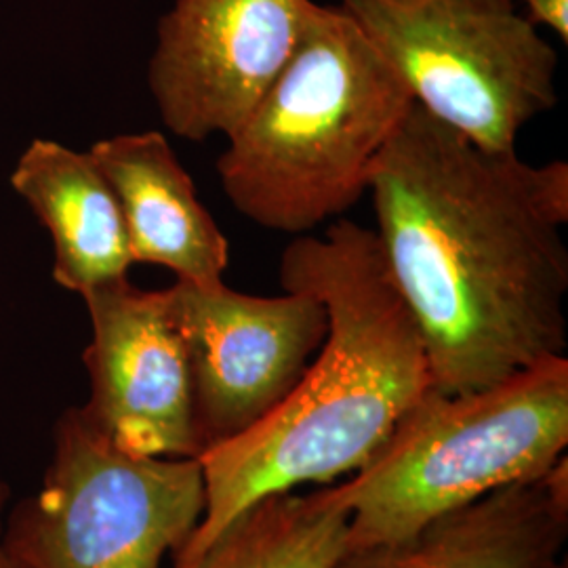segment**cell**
I'll return each instance as SVG.
<instances>
[{
	"instance_id": "2e32d148",
	"label": "cell",
	"mask_w": 568,
	"mask_h": 568,
	"mask_svg": "<svg viewBox=\"0 0 568 568\" xmlns=\"http://www.w3.org/2000/svg\"><path fill=\"white\" fill-rule=\"evenodd\" d=\"M9 499V487L4 483H0V539H2V530H4V520H2V511Z\"/></svg>"
},
{
	"instance_id": "30bf717a",
	"label": "cell",
	"mask_w": 568,
	"mask_h": 568,
	"mask_svg": "<svg viewBox=\"0 0 568 568\" xmlns=\"http://www.w3.org/2000/svg\"><path fill=\"white\" fill-rule=\"evenodd\" d=\"M568 537L567 455L535 480L488 493L410 537L347 549L335 568H541Z\"/></svg>"
},
{
	"instance_id": "4fadbf2b",
	"label": "cell",
	"mask_w": 568,
	"mask_h": 568,
	"mask_svg": "<svg viewBox=\"0 0 568 568\" xmlns=\"http://www.w3.org/2000/svg\"><path fill=\"white\" fill-rule=\"evenodd\" d=\"M349 511L335 485L307 495L274 493L244 508L222 532L173 568H335L347 551Z\"/></svg>"
},
{
	"instance_id": "52a82bcc",
	"label": "cell",
	"mask_w": 568,
	"mask_h": 568,
	"mask_svg": "<svg viewBox=\"0 0 568 568\" xmlns=\"http://www.w3.org/2000/svg\"><path fill=\"white\" fill-rule=\"evenodd\" d=\"M164 293L187 356L203 450L264 422L302 382L328 333L326 305L302 288L260 297L224 281H178Z\"/></svg>"
},
{
	"instance_id": "3957f363",
	"label": "cell",
	"mask_w": 568,
	"mask_h": 568,
	"mask_svg": "<svg viewBox=\"0 0 568 568\" xmlns=\"http://www.w3.org/2000/svg\"><path fill=\"white\" fill-rule=\"evenodd\" d=\"M410 105L356 21L339 4L312 2L295 53L225 138V196L253 224L302 236L365 196Z\"/></svg>"
},
{
	"instance_id": "8fae6325",
	"label": "cell",
	"mask_w": 568,
	"mask_h": 568,
	"mask_svg": "<svg viewBox=\"0 0 568 568\" xmlns=\"http://www.w3.org/2000/svg\"><path fill=\"white\" fill-rule=\"evenodd\" d=\"M89 154L119 199L133 264L163 265L178 281H224L230 243L163 133L110 138Z\"/></svg>"
},
{
	"instance_id": "7c38bea8",
	"label": "cell",
	"mask_w": 568,
	"mask_h": 568,
	"mask_svg": "<svg viewBox=\"0 0 568 568\" xmlns=\"http://www.w3.org/2000/svg\"><path fill=\"white\" fill-rule=\"evenodd\" d=\"M11 183L51 232L55 283L84 295L126 278L133 257L121 204L89 152L34 140Z\"/></svg>"
},
{
	"instance_id": "9a60e30c",
	"label": "cell",
	"mask_w": 568,
	"mask_h": 568,
	"mask_svg": "<svg viewBox=\"0 0 568 568\" xmlns=\"http://www.w3.org/2000/svg\"><path fill=\"white\" fill-rule=\"evenodd\" d=\"M0 568H23L20 562L7 551V548L0 544Z\"/></svg>"
},
{
	"instance_id": "e0dca14e",
	"label": "cell",
	"mask_w": 568,
	"mask_h": 568,
	"mask_svg": "<svg viewBox=\"0 0 568 568\" xmlns=\"http://www.w3.org/2000/svg\"><path fill=\"white\" fill-rule=\"evenodd\" d=\"M541 568H568L567 562L565 560H560V558H556V560H551L548 565H544Z\"/></svg>"
},
{
	"instance_id": "5bb4252c",
	"label": "cell",
	"mask_w": 568,
	"mask_h": 568,
	"mask_svg": "<svg viewBox=\"0 0 568 568\" xmlns=\"http://www.w3.org/2000/svg\"><path fill=\"white\" fill-rule=\"evenodd\" d=\"M530 21L546 26L562 42H568V0H516Z\"/></svg>"
},
{
	"instance_id": "9c48e42d",
	"label": "cell",
	"mask_w": 568,
	"mask_h": 568,
	"mask_svg": "<svg viewBox=\"0 0 568 568\" xmlns=\"http://www.w3.org/2000/svg\"><path fill=\"white\" fill-rule=\"evenodd\" d=\"M82 300L93 326L82 354L91 379L84 415L124 453L199 459L192 377L166 293L121 278Z\"/></svg>"
},
{
	"instance_id": "8992f818",
	"label": "cell",
	"mask_w": 568,
	"mask_h": 568,
	"mask_svg": "<svg viewBox=\"0 0 568 568\" xmlns=\"http://www.w3.org/2000/svg\"><path fill=\"white\" fill-rule=\"evenodd\" d=\"M203 511L199 459L124 453L74 406L53 427L41 490L13 509L0 544L23 568H161Z\"/></svg>"
},
{
	"instance_id": "ba28073f",
	"label": "cell",
	"mask_w": 568,
	"mask_h": 568,
	"mask_svg": "<svg viewBox=\"0 0 568 568\" xmlns=\"http://www.w3.org/2000/svg\"><path fill=\"white\" fill-rule=\"evenodd\" d=\"M314 0H175L148 82L171 133H234L297 49Z\"/></svg>"
},
{
	"instance_id": "7a4b0ae2",
	"label": "cell",
	"mask_w": 568,
	"mask_h": 568,
	"mask_svg": "<svg viewBox=\"0 0 568 568\" xmlns=\"http://www.w3.org/2000/svg\"><path fill=\"white\" fill-rule=\"evenodd\" d=\"M281 284L323 300L325 344L264 422L199 455L203 518L173 565L199 556L265 495L333 485L361 469L432 387L424 344L373 230L339 220L323 239H295L281 257Z\"/></svg>"
},
{
	"instance_id": "5b68a950",
	"label": "cell",
	"mask_w": 568,
	"mask_h": 568,
	"mask_svg": "<svg viewBox=\"0 0 568 568\" xmlns=\"http://www.w3.org/2000/svg\"><path fill=\"white\" fill-rule=\"evenodd\" d=\"M429 116L514 150L558 103V53L516 0H342Z\"/></svg>"
},
{
	"instance_id": "277c9868",
	"label": "cell",
	"mask_w": 568,
	"mask_h": 568,
	"mask_svg": "<svg viewBox=\"0 0 568 568\" xmlns=\"http://www.w3.org/2000/svg\"><path fill=\"white\" fill-rule=\"evenodd\" d=\"M567 447V356L474 392L429 387L365 466L335 485L349 511L347 549L400 541L488 493L535 480Z\"/></svg>"
},
{
	"instance_id": "6da1fadb",
	"label": "cell",
	"mask_w": 568,
	"mask_h": 568,
	"mask_svg": "<svg viewBox=\"0 0 568 568\" xmlns=\"http://www.w3.org/2000/svg\"><path fill=\"white\" fill-rule=\"evenodd\" d=\"M366 192L434 389L474 392L567 356L565 161L487 150L413 103Z\"/></svg>"
}]
</instances>
